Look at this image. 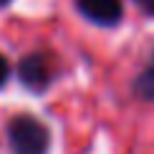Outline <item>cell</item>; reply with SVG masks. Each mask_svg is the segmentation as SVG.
I'll list each match as a JSON object with an SVG mask.
<instances>
[{
	"label": "cell",
	"instance_id": "cell-1",
	"mask_svg": "<svg viewBox=\"0 0 154 154\" xmlns=\"http://www.w3.org/2000/svg\"><path fill=\"white\" fill-rule=\"evenodd\" d=\"M8 144L13 154H48L51 134L30 114H18L8 121Z\"/></svg>",
	"mask_w": 154,
	"mask_h": 154
},
{
	"label": "cell",
	"instance_id": "cell-2",
	"mask_svg": "<svg viewBox=\"0 0 154 154\" xmlns=\"http://www.w3.org/2000/svg\"><path fill=\"white\" fill-rule=\"evenodd\" d=\"M18 76H20L23 86L28 91H46L51 79H53V68H51V58L46 53H28L18 63Z\"/></svg>",
	"mask_w": 154,
	"mask_h": 154
},
{
	"label": "cell",
	"instance_id": "cell-3",
	"mask_svg": "<svg viewBox=\"0 0 154 154\" xmlns=\"http://www.w3.org/2000/svg\"><path fill=\"white\" fill-rule=\"evenodd\" d=\"M79 10L96 25H116L121 20V0H76Z\"/></svg>",
	"mask_w": 154,
	"mask_h": 154
},
{
	"label": "cell",
	"instance_id": "cell-4",
	"mask_svg": "<svg viewBox=\"0 0 154 154\" xmlns=\"http://www.w3.org/2000/svg\"><path fill=\"white\" fill-rule=\"evenodd\" d=\"M134 94L144 101H154V53H152L149 63H146V68L134 81Z\"/></svg>",
	"mask_w": 154,
	"mask_h": 154
},
{
	"label": "cell",
	"instance_id": "cell-5",
	"mask_svg": "<svg viewBox=\"0 0 154 154\" xmlns=\"http://www.w3.org/2000/svg\"><path fill=\"white\" fill-rule=\"evenodd\" d=\"M8 76H10V63H8V58H5L3 53H0V86L8 81Z\"/></svg>",
	"mask_w": 154,
	"mask_h": 154
},
{
	"label": "cell",
	"instance_id": "cell-6",
	"mask_svg": "<svg viewBox=\"0 0 154 154\" xmlns=\"http://www.w3.org/2000/svg\"><path fill=\"white\" fill-rule=\"evenodd\" d=\"M139 5V10L146 13V15H154V0H134Z\"/></svg>",
	"mask_w": 154,
	"mask_h": 154
},
{
	"label": "cell",
	"instance_id": "cell-7",
	"mask_svg": "<svg viewBox=\"0 0 154 154\" xmlns=\"http://www.w3.org/2000/svg\"><path fill=\"white\" fill-rule=\"evenodd\" d=\"M5 3H10V0H0V8H3V5H5Z\"/></svg>",
	"mask_w": 154,
	"mask_h": 154
}]
</instances>
